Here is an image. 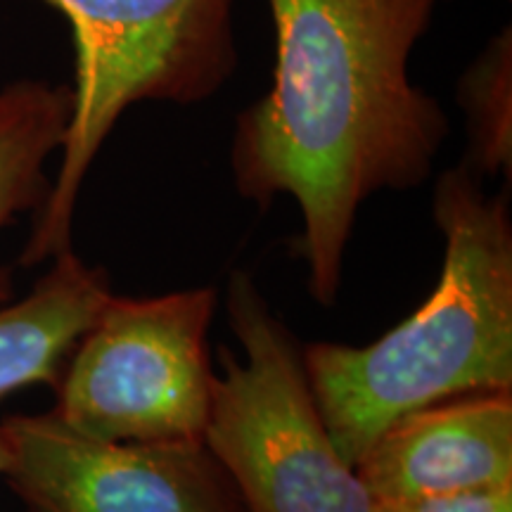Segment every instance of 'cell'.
<instances>
[{
	"label": "cell",
	"mask_w": 512,
	"mask_h": 512,
	"mask_svg": "<svg viewBox=\"0 0 512 512\" xmlns=\"http://www.w3.org/2000/svg\"><path fill=\"white\" fill-rule=\"evenodd\" d=\"M5 465H8V441H5V432H3V420H0V479H3Z\"/></svg>",
	"instance_id": "cell-12"
},
{
	"label": "cell",
	"mask_w": 512,
	"mask_h": 512,
	"mask_svg": "<svg viewBox=\"0 0 512 512\" xmlns=\"http://www.w3.org/2000/svg\"><path fill=\"white\" fill-rule=\"evenodd\" d=\"M31 292L0 304V401L19 389L55 387L64 361L112 297L105 268L74 249L57 254Z\"/></svg>",
	"instance_id": "cell-8"
},
{
	"label": "cell",
	"mask_w": 512,
	"mask_h": 512,
	"mask_svg": "<svg viewBox=\"0 0 512 512\" xmlns=\"http://www.w3.org/2000/svg\"><path fill=\"white\" fill-rule=\"evenodd\" d=\"M380 512H512V484L482 486L420 501L380 505Z\"/></svg>",
	"instance_id": "cell-11"
},
{
	"label": "cell",
	"mask_w": 512,
	"mask_h": 512,
	"mask_svg": "<svg viewBox=\"0 0 512 512\" xmlns=\"http://www.w3.org/2000/svg\"><path fill=\"white\" fill-rule=\"evenodd\" d=\"M444 266L413 316L366 347L318 342L304 368L332 444L358 465L403 415L475 392L512 389V219L465 164L437 178Z\"/></svg>",
	"instance_id": "cell-2"
},
{
	"label": "cell",
	"mask_w": 512,
	"mask_h": 512,
	"mask_svg": "<svg viewBox=\"0 0 512 512\" xmlns=\"http://www.w3.org/2000/svg\"><path fill=\"white\" fill-rule=\"evenodd\" d=\"M3 432V479L27 512H247L204 441H100L53 413Z\"/></svg>",
	"instance_id": "cell-6"
},
{
	"label": "cell",
	"mask_w": 512,
	"mask_h": 512,
	"mask_svg": "<svg viewBox=\"0 0 512 512\" xmlns=\"http://www.w3.org/2000/svg\"><path fill=\"white\" fill-rule=\"evenodd\" d=\"M441 0H268L271 88L235 119L242 200L297 202V254L318 304L337 302L358 209L432 176L451 124L411 76Z\"/></svg>",
	"instance_id": "cell-1"
},
{
	"label": "cell",
	"mask_w": 512,
	"mask_h": 512,
	"mask_svg": "<svg viewBox=\"0 0 512 512\" xmlns=\"http://www.w3.org/2000/svg\"><path fill=\"white\" fill-rule=\"evenodd\" d=\"M214 287L107 299L55 382L50 413L100 441H204Z\"/></svg>",
	"instance_id": "cell-5"
},
{
	"label": "cell",
	"mask_w": 512,
	"mask_h": 512,
	"mask_svg": "<svg viewBox=\"0 0 512 512\" xmlns=\"http://www.w3.org/2000/svg\"><path fill=\"white\" fill-rule=\"evenodd\" d=\"M228 323L242 358L221 349L204 446L247 512H380L339 456L313 399L304 347L271 311L252 275L233 271Z\"/></svg>",
	"instance_id": "cell-4"
},
{
	"label": "cell",
	"mask_w": 512,
	"mask_h": 512,
	"mask_svg": "<svg viewBox=\"0 0 512 512\" xmlns=\"http://www.w3.org/2000/svg\"><path fill=\"white\" fill-rule=\"evenodd\" d=\"M72 119V86L19 79L0 88V230L38 211L50 192L48 159L62 150ZM12 299V273L0 268V304Z\"/></svg>",
	"instance_id": "cell-9"
},
{
	"label": "cell",
	"mask_w": 512,
	"mask_h": 512,
	"mask_svg": "<svg viewBox=\"0 0 512 512\" xmlns=\"http://www.w3.org/2000/svg\"><path fill=\"white\" fill-rule=\"evenodd\" d=\"M74 36L72 119L62 162L19 264L72 249L83 181L121 114L140 102L197 105L238 69V0H41Z\"/></svg>",
	"instance_id": "cell-3"
},
{
	"label": "cell",
	"mask_w": 512,
	"mask_h": 512,
	"mask_svg": "<svg viewBox=\"0 0 512 512\" xmlns=\"http://www.w3.org/2000/svg\"><path fill=\"white\" fill-rule=\"evenodd\" d=\"M456 102L467 126L463 164L477 178L512 176V27L486 41L460 74Z\"/></svg>",
	"instance_id": "cell-10"
},
{
	"label": "cell",
	"mask_w": 512,
	"mask_h": 512,
	"mask_svg": "<svg viewBox=\"0 0 512 512\" xmlns=\"http://www.w3.org/2000/svg\"><path fill=\"white\" fill-rule=\"evenodd\" d=\"M377 505L512 484V389L403 415L356 465Z\"/></svg>",
	"instance_id": "cell-7"
}]
</instances>
